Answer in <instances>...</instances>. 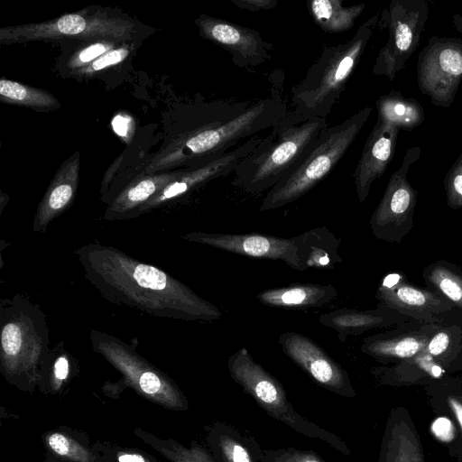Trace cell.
<instances>
[{
	"label": "cell",
	"mask_w": 462,
	"mask_h": 462,
	"mask_svg": "<svg viewBox=\"0 0 462 462\" xmlns=\"http://www.w3.org/2000/svg\"><path fill=\"white\" fill-rule=\"evenodd\" d=\"M337 295L331 284L292 283L260 291L256 299L262 304L285 310H306L323 308Z\"/></svg>",
	"instance_id": "44dd1931"
},
{
	"label": "cell",
	"mask_w": 462,
	"mask_h": 462,
	"mask_svg": "<svg viewBox=\"0 0 462 462\" xmlns=\"http://www.w3.org/2000/svg\"><path fill=\"white\" fill-rule=\"evenodd\" d=\"M0 371L6 382L32 392L43 381L51 352L46 316L21 295L0 302Z\"/></svg>",
	"instance_id": "3957f363"
},
{
	"label": "cell",
	"mask_w": 462,
	"mask_h": 462,
	"mask_svg": "<svg viewBox=\"0 0 462 462\" xmlns=\"http://www.w3.org/2000/svg\"><path fill=\"white\" fill-rule=\"evenodd\" d=\"M235 5L240 9H245L252 12L261 10L273 9L277 4V0H230Z\"/></svg>",
	"instance_id": "74e56055"
},
{
	"label": "cell",
	"mask_w": 462,
	"mask_h": 462,
	"mask_svg": "<svg viewBox=\"0 0 462 462\" xmlns=\"http://www.w3.org/2000/svg\"><path fill=\"white\" fill-rule=\"evenodd\" d=\"M111 125L114 132L128 143L134 132L132 117L123 114L116 115L113 118Z\"/></svg>",
	"instance_id": "8d00e7d4"
},
{
	"label": "cell",
	"mask_w": 462,
	"mask_h": 462,
	"mask_svg": "<svg viewBox=\"0 0 462 462\" xmlns=\"http://www.w3.org/2000/svg\"><path fill=\"white\" fill-rule=\"evenodd\" d=\"M462 82V39L432 35L420 51L417 83L420 93L439 107L448 108Z\"/></svg>",
	"instance_id": "8fae6325"
},
{
	"label": "cell",
	"mask_w": 462,
	"mask_h": 462,
	"mask_svg": "<svg viewBox=\"0 0 462 462\" xmlns=\"http://www.w3.org/2000/svg\"><path fill=\"white\" fill-rule=\"evenodd\" d=\"M227 368L231 378L253 397L268 415L285 423L298 433L324 440L340 452L349 453L340 438L296 412L279 380L255 362L245 347L239 348L228 357Z\"/></svg>",
	"instance_id": "ba28073f"
},
{
	"label": "cell",
	"mask_w": 462,
	"mask_h": 462,
	"mask_svg": "<svg viewBox=\"0 0 462 462\" xmlns=\"http://www.w3.org/2000/svg\"><path fill=\"white\" fill-rule=\"evenodd\" d=\"M450 405L457 415V418L462 427V405L454 399L449 400Z\"/></svg>",
	"instance_id": "ab89813d"
},
{
	"label": "cell",
	"mask_w": 462,
	"mask_h": 462,
	"mask_svg": "<svg viewBox=\"0 0 462 462\" xmlns=\"http://www.w3.org/2000/svg\"><path fill=\"white\" fill-rule=\"evenodd\" d=\"M71 361L72 357L64 348L63 343L51 349L43 380L48 375L50 389L52 393H58L66 383L70 374Z\"/></svg>",
	"instance_id": "4dcf8cb0"
},
{
	"label": "cell",
	"mask_w": 462,
	"mask_h": 462,
	"mask_svg": "<svg viewBox=\"0 0 462 462\" xmlns=\"http://www.w3.org/2000/svg\"><path fill=\"white\" fill-rule=\"evenodd\" d=\"M375 299L409 319L437 322L445 312L456 307L443 296L409 283L400 273L385 276L375 292Z\"/></svg>",
	"instance_id": "2e32d148"
},
{
	"label": "cell",
	"mask_w": 462,
	"mask_h": 462,
	"mask_svg": "<svg viewBox=\"0 0 462 462\" xmlns=\"http://www.w3.org/2000/svg\"><path fill=\"white\" fill-rule=\"evenodd\" d=\"M129 53L130 49L127 46L113 49L95 60L88 66L79 69L76 72L83 75L93 74L106 68L119 64L127 58Z\"/></svg>",
	"instance_id": "d590c367"
},
{
	"label": "cell",
	"mask_w": 462,
	"mask_h": 462,
	"mask_svg": "<svg viewBox=\"0 0 462 462\" xmlns=\"http://www.w3.org/2000/svg\"><path fill=\"white\" fill-rule=\"evenodd\" d=\"M261 462H325L317 454L292 448L279 449H263Z\"/></svg>",
	"instance_id": "e575fe53"
},
{
	"label": "cell",
	"mask_w": 462,
	"mask_h": 462,
	"mask_svg": "<svg viewBox=\"0 0 462 462\" xmlns=\"http://www.w3.org/2000/svg\"><path fill=\"white\" fill-rule=\"evenodd\" d=\"M437 328V322L410 319L391 329L366 337L361 352L386 362L407 360L423 353Z\"/></svg>",
	"instance_id": "e0dca14e"
},
{
	"label": "cell",
	"mask_w": 462,
	"mask_h": 462,
	"mask_svg": "<svg viewBox=\"0 0 462 462\" xmlns=\"http://www.w3.org/2000/svg\"><path fill=\"white\" fill-rule=\"evenodd\" d=\"M181 171L148 175L123 189L105 211L106 220H126L134 218L139 208L160 192Z\"/></svg>",
	"instance_id": "7402d4cb"
},
{
	"label": "cell",
	"mask_w": 462,
	"mask_h": 462,
	"mask_svg": "<svg viewBox=\"0 0 462 462\" xmlns=\"http://www.w3.org/2000/svg\"><path fill=\"white\" fill-rule=\"evenodd\" d=\"M288 113L281 95L273 92L254 102L243 114L223 125L182 134L170 146V152L162 154L151 168L155 171L186 162L195 168L202 167L263 130L272 129Z\"/></svg>",
	"instance_id": "8992f818"
},
{
	"label": "cell",
	"mask_w": 462,
	"mask_h": 462,
	"mask_svg": "<svg viewBox=\"0 0 462 462\" xmlns=\"http://www.w3.org/2000/svg\"><path fill=\"white\" fill-rule=\"evenodd\" d=\"M116 42L111 40H102L96 42L78 52H76L69 60L68 66L74 69H81L95 60L114 49Z\"/></svg>",
	"instance_id": "836d02e7"
},
{
	"label": "cell",
	"mask_w": 462,
	"mask_h": 462,
	"mask_svg": "<svg viewBox=\"0 0 462 462\" xmlns=\"http://www.w3.org/2000/svg\"><path fill=\"white\" fill-rule=\"evenodd\" d=\"M182 238L243 256L282 261L300 272L310 268L333 269L343 261L338 254L340 239L326 226L290 238L259 233L207 232H190Z\"/></svg>",
	"instance_id": "277c9868"
},
{
	"label": "cell",
	"mask_w": 462,
	"mask_h": 462,
	"mask_svg": "<svg viewBox=\"0 0 462 462\" xmlns=\"http://www.w3.org/2000/svg\"><path fill=\"white\" fill-rule=\"evenodd\" d=\"M399 132L394 125L377 117L353 173L360 203L366 199L372 184L385 172L392 162Z\"/></svg>",
	"instance_id": "ac0fdd59"
},
{
	"label": "cell",
	"mask_w": 462,
	"mask_h": 462,
	"mask_svg": "<svg viewBox=\"0 0 462 462\" xmlns=\"http://www.w3.org/2000/svg\"><path fill=\"white\" fill-rule=\"evenodd\" d=\"M425 351L439 366L462 360V309L454 307L439 318Z\"/></svg>",
	"instance_id": "603a6c76"
},
{
	"label": "cell",
	"mask_w": 462,
	"mask_h": 462,
	"mask_svg": "<svg viewBox=\"0 0 462 462\" xmlns=\"http://www.w3.org/2000/svg\"><path fill=\"white\" fill-rule=\"evenodd\" d=\"M94 352L103 356L122 375L123 383L141 397L164 409L185 411L186 396L163 372L143 357L135 348L118 337L96 329L90 330Z\"/></svg>",
	"instance_id": "9c48e42d"
},
{
	"label": "cell",
	"mask_w": 462,
	"mask_h": 462,
	"mask_svg": "<svg viewBox=\"0 0 462 462\" xmlns=\"http://www.w3.org/2000/svg\"><path fill=\"white\" fill-rule=\"evenodd\" d=\"M452 22L456 30L462 35V16L458 14L452 15Z\"/></svg>",
	"instance_id": "60d3db41"
},
{
	"label": "cell",
	"mask_w": 462,
	"mask_h": 462,
	"mask_svg": "<svg viewBox=\"0 0 462 462\" xmlns=\"http://www.w3.org/2000/svg\"><path fill=\"white\" fill-rule=\"evenodd\" d=\"M379 17V13L369 17L346 42L323 49L291 90V115L301 119H327L356 69Z\"/></svg>",
	"instance_id": "5b68a950"
},
{
	"label": "cell",
	"mask_w": 462,
	"mask_h": 462,
	"mask_svg": "<svg viewBox=\"0 0 462 462\" xmlns=\"http://www.w3.org/2000/svg\"><path fill=\"white\" fill-rule=\"evenodd\" d=\"M194 23L200 35L228 51L232 62L239 68L253 69L272 58L273 43L254 29L207 14L199 15Z\"/></svg>",
	"instance_id": "5bb4252c"
},
{
	"label": "cell",
	"mask_w": 462,
	"mask_h": 462,
	"mask_svg": "<svg viewBox=\"0 0 462 462\" xmlns=\"http://www.w3.org/2000/svg\"><path fill=\"white\" fill-rule=\"evenodd\" d=\"M134 28L133 23L122 18L73 13L49 22L2 28L0 41L2 43H14L66 37L125 40L131 37Z\"/></svg>",
	"instance_id": "7c38bea8"
},
{
	"label": "cell",
	"mask_w": 462,
	"mask_h": 462,
	"mask_svg": "<svg viewBox=\"0 0 462 462\" xmlns=\"http://www.w3.org/2000/svg\"><path fill=\"white\" fill-rule=\"evenodd\" d=\"M377 117L387 121L400 130L411 131L420 125L425 113L420 103L393 90L381 96L376 101Z\"/></svg>",
	"instance_id": "d4e9b609"
},
{
	"label": "cell",
	"mask_w": 462,
	"mask_h": 462,
	"mask_svg": "<svg viewBox=\"0 0 462 462\" xmlns=\"http://www.w3.org/2000/svg\"><path fill=\"white\" fill-rule=\"evenodd\" d=\"M420 152L419 146L407 149L402 164L391 175L369 221L372 233L377 239L400 243L412 229L417 191L408 180V172L420 159Z\"/></svg>",
	"instance_id": "4fadbf2b"
},
{
	"label": "cell",
	"mask_w": 462,
	"mask_h": 462,
	"mask_svg": "<svg viewBox=\"0 0 462 462\" xmlns=\"http://www.w3.org/2000/svg\"><path fill=\"white\" fill-rule=\"evenodd\" d=\"M79 176V158L76 153L56 173L41 200L32 224L36 233H45L49 225L72 202Z\"/></svg>",
	"instance_id": "ffe728a7"
},
{
	"label": "cell",
	"mask_w": 462,
	"mask_h": 462,
	"mask_svg": "<svg viewBox=\"0 0 462 462\" xmlns=\"http://www.w3.org/2000/svg\"><path fill=\"white\" fill-rule=\"evenodd\" d=\"M328 126L326 118L301 119L289 111L237 163L232 185L249 194L268 192L299 166Z\"/></svg>",
	"instance_id": "7a4b0ae2"
},
{
	"label": "cell",
	"mask_w": 462,
	"mask_h": 462,
	"mask_svg": "<svg viewBox=\"0 0 462 462\" xmlns=\"http://www.w3.org/2000/svg\"><path fill=\"white\" fill-rule=\"evenodd\" d=\"M92 448L97 455L98 462H160L153 456L138 448L106 442H97Z\"/></svg>",
	"instance_id": "1f68e13d"
},
{
	"label": "cell",
	"mask_w": 462,
	"mask_h": 462,
	"mask_svg": "<svg viewBox=\"0 0 462 462\" xmlns=\"http://www.w3.org/2000/svg\"><path fill=\"white\" fill-rule=\"evenodd\" d=\"M208 443L217 462H261L262 450L256 453V448H250L249 441L228 425H214Z\"/></svg>",
	"instance_id": "cb8c5ba5"
},
{
	"label": "cell",
	"mask_w": 462,
	"mask_h": 462,
	"mask_svg": "<svg viewBox=\"0 0 462 462\" xmlns=\"http://www.w3.org/2000/svg\"><path fill=\"white\" fill-rule=\"evenodd\" d=\"M444 188L448 205L453 209L462 208V153L446 173Z\"/></svg>",
	"instance_id": "d6a6232c"
},
{
	"label": "cell",
	"mask_w": 462,
	"mask_h": 462,
	"mask_svg": "<svg viewBox=\"0 0 462 462\" xmlns=\"http://www.w3.org/2000/svg\"><path fill=\"white\" fill-rule=\"evenodd\" d=\"M85 278L107 301L169 319L214 322L220 310L168 273L112 245L90 242L76 250Z\"/></svg>",
	"instance_id": "6da1fadb"
},
{
	"label": "cell",
	"mask_w": 462,
	"mask_h": 462,
	"mask_svg": "<svg viewBox=\"0 0 462 462\" xmlns=\"http://www.w3.org/2000/svg\"><path fill=\"white\" fill-rule=\"evenodd\" d=\"M434 434L444 441L451 440L454 437V430L451 422L446 418H439L432 424Z\"/></svg>",
	"instance_id": "f35d334b"
},
{
	"label": "cell",
	"mask_w": 462,
	"mask_h": 462,
	"mask_svg": "<svg viewBox=\"0 0 462 462\" xmlns=\"http://www.w3.org/2000/svg\"><path fill=\"white\" fill-rule=\"evenodd\" d=\"M410 319L398 311L381 303L373 310H358L342 308L321 314L319 323L337 333V338L345 343L349 337L378 328H391Z\"/></svg>",
	"instance_id": "d6986e66"
},
{
	"label": "cell",
	"mask_w": 462,
	"mask_h": 462,
	"mask_svg": "<svg viewBox=\"0 0 462 462\" xmlns=\"http://www.w3.org/2000/svg\"><path fill=\"white\" fill-rule=\"evenodd\" d=\"M0 100L39 110H52L60 106L51 93L5 79L0 80Z\"/></svg>",
	"instance_id": "f1b7e54d"
},
{
	"label": "cell",
	"mask_w": 462,
	"mask_h": 462,
	"mask_svg": "<svg viewBox=\"0 0 462 462\" xmlns=\"http://www.w3.org/2000/svg\"><path fill=\"white\" fill-rule=\"evenodd\" d=\"M426 288L462 309V269L454 263L439 260L429 264L422 272Z\"/></svg>",
	"instance_id": "4316f807"
},
{
	"label": "cell",
	"mask_w": 462,
	"mask_h": 462,
	"mask_svg": "<svg viewBox=\"0 0 462 462\" xmlns=\"http://www.w3.org/2000/svg\"><path fill=\"white\" fill-rule=\"evenodd\" d=\"M429 18L424 0H392L383 10L381 23L388 37L381 48L372 72L393 81L420 45Z\"/></svg>",
	"instance_id": "30bf717a"
},
{
	"label": "cell",
	"mask_w": 462,
	"mask_h": 462,
	"mask_svg": "<svg viewBox=\"0 0 462 462\" xmlns=\"http://www.w3.org/2000/svg\"><path fill=\"white\" fill-rule=\"evenodd\" d=\"M365 8V4L345 6L342 0H312L308 5L313 22L326 32L350 30Z\"/></svg>",
	"instance_id": "484cf974"
},
{
	"label": "cell",
	"mask_w": 462,
	"mask_h": 462,
	"mask_svg": "<svg viewBox=\"0 0 462 462\" xmlns=\"http://www.w3.org/2000/svg\"><path fill=\"white\" fill-rule=\"evenodd\" d=\"M278 342L282 352L319 384L338 395L353 397L347 373L315 341L294 331H285Z\"/></svg>",
	"instance_id": "9a60e30c"
},
{
	"label": "cell",
	"mask_w": 462,
	"mask_h": 462,
	"mask_svg": "<svg viewBox=\"0 0 462 462\" xmlns=\"http://www.w3.org/2000/svg\"><path fill=\"white\" fill-rule=\"evenodd\" d=\"M134 433L170 462H217L207 449L195 441L186 447L172 439H161L140 427H135Z\"/></svg>",
	"instance_id": "83f0119b"
},
{
	"label": "cell",
	"mask_w": 462,
	"mask_h": 462,
	"mask_svg": "<svg viewBox=\"0 0 462 462\" xmlns=\"http://www.w3.org/2000/svg\"><path fill=\"white\" fill-rule=\"evenodd\" d=\"M49 454L60 462H98L95 450L67 432L51 430L42 437Z\"/></svg>",
	"instance_id": "f546056e"
},
{
	"label": "cell",
	"mask_w": 462,
	"mask_h": 462,
	"mask_svg": "<svg viewBox=\"0 0 462 462\" xmlns=\"http://www.w3.org/2000/svg\"><path fill=\"white\" fill-rule=\"evenodd\" d=\"M372 110L373 107L367 106L345 121L323 130L312 150L299 166L266 192L260 210L281 208L316 187L346 154Z\"/></svg>",
	"instance_id": "52a82bcc"
}]
</instances>
